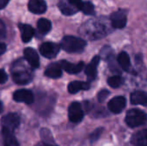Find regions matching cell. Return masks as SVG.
<instances>
[{"mask_svg":"<svg viewBox=\"0 0 147 146\" xmlns=\"http://www.w3.org/2000/svg\"><path fill=\"white\" fill-rule=\"evenodd\" d=\"M109 18H92L81 25L78 29L80 35L87 40H100L107 36L112 31Z\"/></svg>","mask_w":147,"mask_h":146,"instance_id":"6da1fadb","label":"cell"},{"mask_svg":"<svg viewBox=\"0 0 147 146\" xmlns=\"http://www.w3.org/2000/svg\"><path fill=\"white\" fill-rule=\"evenodd\" d=\"M12 79L17 84H27L30 83L33 79V74L28 67L25 66L23 64L15 63L12 71Z\"/></svg>","mask_w":147,"mask_h":146,"instance_id":"7a4b0ae2","label":"cell"},{"mask_svg":"<svg viewBox=\"0 0 147 146\" xmlns=\"http://www.w3.org/2000/svg\"><path fill=\"white\" fill-rule=\"evenodd\" d=\"M60 46L63 50L67 52L75 53V52H81L84 51V47L86 46V42L84 40L81 38H78L75 36H65L60 43Z\"/></svg>","mask_w":147,"mask_h":146,"instance_id":"3957f363","label":"cell"},{"mask_svg":"<svg viewBox=\"0 0 147 146\" xmlns=\"http://www.w3.org/2000/svg\"><path fill=\"white\" fill-rule=\"evenodd\" d=\"M126 123L130 127H138L147 122V114L140 109H131L127 113Z\"/></svg>","mask_w":147,"mask_h":146,"instance_id":"277c9868","label":"cell"},{"mask_svg":"<svg viewBox=\"0 0 147 146\" xmlns=\"http://www.w3.org/2000/svg\"><path fill=\"white\" fill-rule=\"evenodd\" d=\"M84 3L83 0H60L58 6L62 14L71 15L78 10H82Z\"/></svg>","mask_w":147,"mask_h":146,"instance_id":"5b68a950","label":"cell"},{"mask_svg":"<svg viewBox=\"0 0 147 146\" xmlns=\"http://www.w3.org/2000/svg\"><path fill=\"white\" fill-rule=\"evenodd\" d=\"M20 125V117L17 114L10 113L4 115L1 120L2 129L13 133Z\"/></svg>","mask_w":147,"mask_h":146,"instance_id":"8992f818","label":"cell"},{"mask_svg":"<svg viewBox=\"0 0 147 146\" xmlns=\"http://www.w3.org/2000/svg\"><path fill=\"white\" fill-rule=\"evenodd\" d=\"M127 12L123 9L117 10L110 15L109 21L114 28H123L127 22Z\"/></svg>","mask_w":147,"mask_h":146,"instance_id":"52a82bcc","label":"cell"},{"mask_svg":"<svg viewBox=\"0 0 147 146\" xmlns=\"http://www.w3.org/2000/svg\"><path fill=\"white\" fill-rule=\"evenodd\" d=\"M60 46L53 42H45L40 46V52L42 56L47 59H53L57 56Z\"/></svg>","mask_w":147,"mask_h":146,"instance_id":"ba28073f","label":"cell"},{"mask_svg":"<svg viewBox=\"0 0 147 146\" xmlns=\"http://www.w3.org/2000/svg\"><path fill=\"white\" fill-rule=\"evenodd\" d=\"M69 120L73 123L80 122L84 118V110L82 106L78 102H72L68 109Z\"/></svg>","mask_w":147,"mask_h":146,"instance_id":"9c48e42d","label":"cell"},{"mask_svg":"<svg viewBox=\"0 0 147 146\" xmlns=\"http://www.w3.org/2000/svg\"><path fill=\"white\" fill-rule=\"evenodd\" d=\"M13 99L17 102H23L29 105L34 102V96L32 91L28 89H19L13 94Z\"/></svg>","mask_w":147,"mask_h":146,"instance_id":"30bf717a","label":"cell"},{"mask_svg":"<svg viewBox=\"0 0 147 146\" xmlns=\"http://www.w3.org/2000/svg\"><path fill=\"white\" fill-rule=\"evenodd\" d=\"M126 99L123 96H116L109 101L108 107L109 109L114 114H120L126 107Z\"/></svg>","mask_w":147,"mask_h":146,"instance_id":"8fae6325","label":"cell"},{"mask_svg":"<svg viewBox=\"0 0 147 146\" xmlns=\"http://www.w3.org/2000/svg\"><path fill=\"white\" fill-rule=\"evenodd\" d=\"M24 58L27 60V62L30 65L32 68H38L40 66V59L37 52L31 48L28 47L24 49Z\"/></svg>","mask_w":147,"mask_h":146,"instance_id":"7c38bea8","label":"cell"},{"mask_svg":"<svg viewBox=\"0 0 147 146\" xmlns=\"http://www.w3.org/2000/svg\"><path fill=\"white\" fill-rule=\"evenodd\" d=\"M28 9L34 14H43L47 10V3L44 0H29Z\"/></svg>","mask_w":147,"mask_h":146,"instance_id":"4fadbf2b","label":"cell"},{"mask_svg":"<svg viewBox=\"0 0 147 146\" xmlns=\"http://www.w3.org/2000/svg\"><path fill=\"white\" fill-rule=\"evenodd\" d=\"M59 64L61 65L62 70H65L66 72H68L70 74L78 73L84 67V64L83 62H79L78 64H71L65 60H62V61H59Z\"/></svg>","mask_w":147,"mask_h":146,"instance_id":"5bb4252c","label":"cell"},{"mask_svg":"<svg viewBox=\"0 0 147 146\" xmlns=\"http://www.w3.org/2000/svg\"><path fill=\"white\" fill-rule=\"evenodd\" d=\"M100 62V57L96 56L85 68V73L90 80H94L97 75V66Z\"/></svg>","mask_w":147,"mask_h":146,"instance_id":"9a60e30c","label":"cell"},{"mask_svg":"<svg viewBox=\"0 0 147 146\" xmlns=\"http://www.w3.org/2000/svg\"><path fill=\"white\" fill-rule=\"evenodd\" d=\"M45 75L50 78H59L62 76V68L59 62L49 65L46 71Z\"/></svg>","mask_w":147,"mask_h":146,"instance_id":"2e32d148","label":"cell"},{"mask_svg":"<svg viewBox=\"0 0 147 146\" xmlns=\"http://www.w3.org/2000/svg\"><path fill=\"white\" fill-rule=\"evenodd\" d=\"M131 102L134 105H141L147 108V92L138 90L131 95Z\"/></svg>","mask_w":147,"mask_h":146,"instance_id":"e0dca14e","label":"cell"},{"mask_svg":"<svg viewBox=\"0 0 147 146\" xmlns=\"http://www.w3.org/2000/svg\"><path fill=\"white\" fill-rule=\"evenodd\" d=\"M19 29L22 41L25 43L30 41L34 34V29L28 24H19Z\"/></svg>","mask_w":147,"mask_h":146,"instance_id":"ac0fdd59","label":"cell"},{"mask_svg":"<svg viewBox=\"0 0 147 146\" xmlns=\"http://www.w3.org/2000/svg\"><path fill=\"white\" fill-rule=\"evenodd\" d=\"M90 88V83L81 81H74L69 83L68 91L71 94H76L80 90H88Z\"/></svg>","mask_w":147,"mask_h":146,"instance_id":"d6986e66","label":"cell"},{"mask_svg":"<svg viewBox=\"0 0 147 146\" xmlns=\"http://www.w3.org/2000/svg\"><path fill=\"white\" fill-rule=\"evenodd\" d=\"M132 143L135 146H147V129L136 133L132 137Z\"/></svg>","mask_w":147,"mask_h":146,"instance_id":"ffe728a7","label":"cell"},{"mask_svg":"<svg viewBox=\"0 0 147 146\" xmlns=\"http://www.w3.org/2000/svg\"><path fill=\"white\" fill-rule=\"evenodd\" d=\"M2 135L4 146H20L13 133L2 129Z\"/></svg>","mask_w":147,"mask_h":146,"instance_id":"44dd1931","label":"cell"},{"mask_svg":"<svg viewBox=\"0 0 147 146\" xmlns=\"http://www.w3.org/2000/svg\"><path fill=\"white\" fill-rule=\"evenodd\" d=\"M117 61L122 70L127 71H129L131 70V60L127 52H121L118 55Z\"/></svg>","mask_w":147,"mask_h":146,"instance_id":"7402d4cb","label":"cell"},{"mask_svg":"<svg viewBox=\"0 0 147 146\" xmlns=\"http://www.w3.org/2000/svg\"><path fill=\"white\" fill-rule=\"evenodd\" d=\"M37 28L40 34H47L52 28V23L49 20L41 18L37 22Z\"/></svg>","mask_w":147,"mask_h":146,"instance_id":"603a6c76","label":"cell"},{"mask_svg":"<svg viewBox=\"0 0 147 146\" xmlns=\"http://www.w3.org/2000/svg\"><path fill=\"white\" fill-rule=\"evenodd\" d=\"M123 82H124L123 78L120 76H114L108 79L109 85L114 89H116V88H119L120 86H121Z\"/></svg>","mask_w":147,"mask_h":146,"instance_id":"cb8c5ba5","label":"cell"},{"mask_svg":"<svg viewBox=\"0 0 147 146\" xmlns=\"http://www.w3.org/2000/svg\"><path fill=\"white\" fill-rule=\"evenodd\" d=\"M82 11L85 15H95V8H94L93 3L90 2H84L83 8H82Z\"/></svg>","mask_w":147,"mask_h":146,"instance_id":"d4e9b609","label":"cell"},{"mask_svg":"<svg viewBox=\"0 0 147 146\" xmlns=\"http://www.w3.org/2000/svg\"><path fill=\"white\" fill-rule=\"evenodd\" d=\"M109 92L108 91V90H106V89H102L101 92H99V94H98V101L100 102H104L105 100H106V98L109 96Z\"/></svg>","mask_w":147,"mask_h":146,"instance_id":"484cf974","label":"cell"},{"mask_svg":"<svg viewBox=\"0 0 147 146\" xmlns=\"http://www.w3.org/2000/svg\"><path fill=\"white\" fill-rule=\"evenodd\" d=\"M102 131H103V129H102V128L96 130V131H95V132L90 135V139H91V141L93 142V141H96V139H99V137L101 136V134H102Z\"/></svg>","mask_w":147,"mask_h":146,"instance_id":"4316f807","label":"cell"},{"mask_svg":"<svg viewBox=\"0 0 147 146\" xmlns=\"http://www.w3.org/2000/svg\"><path fill=\"white\" fill-rule=\"evenodd\" d=\"M6 36V28L3 21L0 20V40L4 39Z\"/></svg>","mask_w":147,"mask_h":146,"instance_id":"83f0119b","label":"cell"},{"mask_svg":"<svg viewBox=\"0 0 147 146\" xmlns=\"http://www.w3.org/2000/svg\"><path fill=\"white\" fill-rule=\"evenodd\" d=\"M8 79V76L3 70H0V84L4 83Z\"/></svg>","mask_w":147,"mask_h":146,"instance_id":"f1b7e54d","label":"cell"},{"mask_svg":"<svg viewBox=\"0 0 147 146\" xmlns=\"http://www.w3.org/2000/svg\"><path fill=\"white\" fill-rule=\"evenodd\" d=\"M6 51V45L0 41V55L3 54Z\"/></svg>","mask_w":147,"mask_h":146,"instance_id":"f546056e","label":"cell"},{"mask_svg":"<svg viewBox=\"0 0 147 146\" xmlns=\"http://www.w3.org/2000/svg\"><path fill=\"white\" fill-rule=\"evenodd\" d=\"M9 0H0V9L5 8L7 6V4L9 3Z\"/></svg>","mask_w":147,"mask_h":146,"instance_id":"4dcf8cb0","label":"cell"},{"mask_svg":"<svg viewBox=\"0 0 147 146\" xmlns=\"http://www.w3.org/2000/svg\"><path fill=\"white\" fill-rule=\"evenodd\" d=\"M35 146H55L51 145V144H48V143H46V142H40L39 144H37Z\"/></svg>","mask_w":147,"mask_h":146,"instance_id":"1f68e13d","label":"cell"},{"mask_svg":"<svg viewBox=\"0 0 147 146\" xmlns=\"http://www.w3.org/2000/svg\"><path fill=\"white\" fill-rule=\"evenodd\" d=\"M2 109H3V105H2V102H0V113H1V111H2Z\"/></svg>","mask_w":147,"mask_h":146,"instance_id":"d6a6232c","label":"cell"}]
</instances>
